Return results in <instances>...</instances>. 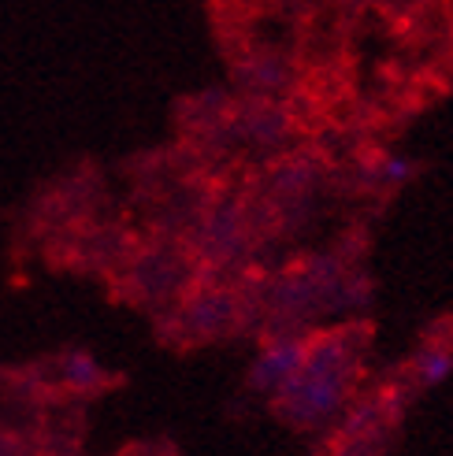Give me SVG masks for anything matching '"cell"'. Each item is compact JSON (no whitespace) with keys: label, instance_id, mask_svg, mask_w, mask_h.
Masks as SVG:
<instances>
[{"label":"cell","instance_id":"6da1fadb","mask_svg":"<svg viewBox=\"0 0 453 456\" xmlns=\"http://www.w3.org/2000/svg\"><path fill=\"white\" fill-rule=\"evenodd\" d=\"M357 375V349L350 334H316L305 346V360L298 363L279 390L276 408L293 427H316L342 408Z\"/></svg>","mask_w":453,"mask_h":456},{"label":"cell","instance_id":"7a4b0ae2","mask_svg":"<svg viewBox=\"0 0 453 456\" xmlns=\"http://www.w3.org/2000/svg\"><path fill=\"white\" fill-rule=\"evenodd\" d=\"M249 241H253V231H249V216L238 200H219L197 219L194 226V248L197 256L212 264V267H226L249 253Z\"/></svg>","mask_w":453,"mask_h":456},{"label":"cell","instance_id":"3957f363","mask_svg":"<svg viewBox=\"0 0 453 456\" xmlns=\"http://www.w3.org/2000/svg\"><path fill=\"white\" fill-rule=\"evenodd\" d=\"M238 297L226 289H205V293H194L186 297L183 312H178V327L186 330V338L201 341V338H216V334H226L235 323H238Z\"/></svg>","mask_w":453,"mask_h":456},{"label":"cell","instance_id":"277c9868","mask_svg":"<svg viewBox=\"0 0 453 456\" xmlns=\"http://www.w3.org/2000/svg\"><path fill=\"white\" fill-rule=\"evenodd\" d=\"M231 134L249 145L279 149L290 134V116L279 104H271V97H253L242 108H231Z\"/></svg>","mask_w":453,"mask_h":456},{"label":"cell","instance_id":"5b68a950","mask_svg":"<svg viewBox=\"0 0 453 456\" xmlns=\"http://www.w3.org/2000/svg\"><path fill=\"white\" fill-rule=\"evenodd\" d=\"M320 186V167L309 156H290L271 171L268 178V193L276 200L279 216L283 212H305V204L312 200V190Z\"/></svg>","mask_w":453,"mask_h":456},{"label":"cell","instance_id":"8992f818","mask_svg":"<svg viewBox=\"0 0 453 456\" xmlns=\"http://www.w3.org/2000/svg\"><path fill=\"white\" fill-rule=\"evenodd\" d=\"M305 346L309 338H298V334H283L276 338L271 346L260 353V360L253 363V371H249V386L260 394H276L279 386L298 371V363L305 360Z\"/></svg>","mask_w":453,"mask_h":456},{"label":"cell","instance_id":"52a82bcc","mask_svg":"<svg viewBox=\"0 0 453 456\" xmlns=\"http://www.w3.org/2000/svg\"><path fill=\"white\" fill-rule=\"evenodd\" d=\"M235 78L253 97H276L293 86V67L276 53H257V56H245L235 67Z\"/></svg>","mask_w":453,"mask_h":456},{"label":"cell","instance_id":"ba28073f","mask_svg":"<svg viewBox=\"0 0 453 456\" xmlns=\"http://www.w3.org/2000/svg\"><path fill=\"white\" fill-rule=\"evenodd\" d=\"M183 279H186V267L171 253H152L134 267V282H138L145 297H171V293L183 286Z\"/></svg>","mask_w":453,"mask_h":456},{"label":"cell","instance_id":"9c48e42d","mask_svg":"<svg viewBox=\"0 0 453 456\" xmlns=\"http://www.w3.org/2000/svg\"><path fill=\"white\" fill-rule=\"evenodd\" d=\"M104 382H108V375L101 371V363L89 353H63L60 356V386L63 390H75V394L104 390Z\"/></svg>","mask_w":453,"mask_h":456},{"label":"cell","instance_id":"30bf717a","mask_svg":"<svg viewBox=\"0 0 453 456\" xmlns=\"http://www.w3.org/2000/svg\"><path fill=\"white\" fill-rule=\"evenodd\" d=\"M413 371H416V386H424V390L442 386L453 375V346H446V341H427L413 360Z\"/></svg>","mask_w":453,"mask_h":456},{"label":"cell","instance_id":"8fae6325","mask_svg":"<svg viewBox=\"0 0 453 456\" xmlns=\"http://www.w3.org/2000/svg\"><path fill=\"white\" fill-rule=\"evenodd\" d=\"M413 178H416V159L409 156H379L368 167V186H383V190H398Z\"/></svg>","mask_w":453,"mask_h":456}]
</instances>
